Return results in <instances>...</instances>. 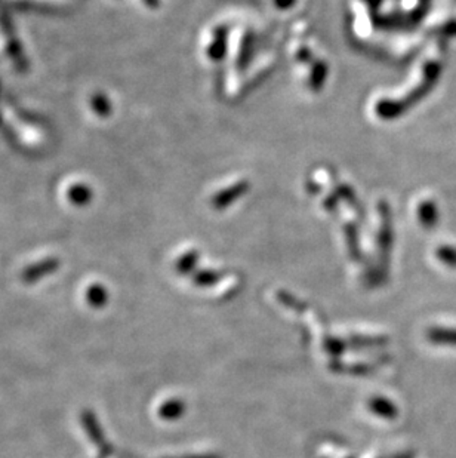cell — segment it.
<instances>
[{"instance_id":"6da1fadb","label":"cell","mask_w":456,"mask_h":458,"mask_svg":"<svg viewBox=\"0 0 456 458\" xmlns=\"http://www.w3.org/2000/svg\"><path fill=\"white\" fill-rule=\"evenodd\" d=\"M433 337L437 341H444V343H448V344L456 346V331H450V330L437 331V332L433 334Z\"/></svg>"}]
</instances>
